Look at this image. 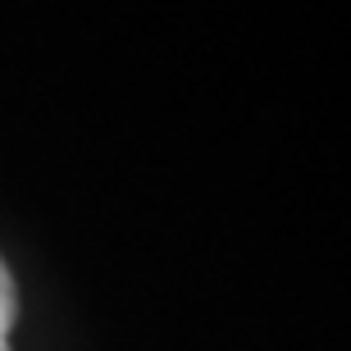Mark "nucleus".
Returning a JSON list of instances; mask_svg holds the SVG:
<instances>
[{
  "label": "nucleus",
  "instance_id": "1",
  "mask_svg": "<svg viewBox=\"0 0 351 351\" xmlns=\"http://www.w3.org/2000/svg\"><path fill=\"white\" fill-rule=\"evenodd\" d=\"M14 319H19V292H14V278L5 269V261H0V351H10Z\"/></svg>",
  "mask_w": 351,
  "mask_h": 351
}]
</instances>
